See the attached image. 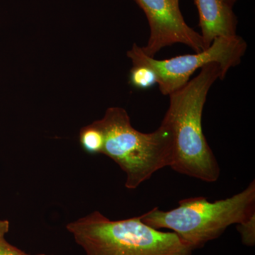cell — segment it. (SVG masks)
Here are the masks:
<instances>
[{"label":"cell","instance_id":"8fae6325","mask_svg":"<svg viewBox=\"0 0 255 255\" xmlns=\"http://www.w3.org/2000/svg\"><path fill=\"white\" fill-rule=\"evenodd\" d=\"M238 225V231L242 242L246 246L253 247L255 244V213L246 221Z\"/></svg>","mask_w":255,"mask_h":255},{"label":"cell","instance_id":"30bf717a","mask_svg":"<svg viewBox=\"0 0 255 255\" xmlns=\"http://www.w3.org/2000/svg\"><path fill=\"white\" fill-rule=\"evenodd\" d=\"M9 221L0 219V255H28L27 253L10 244L6 239V235L9 232Z\"/></svg>","mask_w":255,"mask_h":255},{"label":"cell","instance_id":"6da1fadb","mask_svg":"<svg viewBox=\"0 0 255 255\" xmlns=\"http://www.w3.org/2000/svg\"><path fill=\"white\" fill-rule=\"evenodd\" d=\"M219 79L222 80L217 63L201 68L199 75L185 86L169 95V108L163 119L173 136L171 168L205 182H216L221 172L202 128L203 110L208 93Z\"/></svg>","mask_w":255,"mask_h":255},{"label":"cell","instance_id":"9c48e42d","mask_svg":"<svg viewBox=\"0 0 255 255\" xmlns=\"http://www.w3.org/2000/svg\"><path fill=\"white\" fill-rule=\"evenodd\" d=\"M129 83L139 90H147L157 84V77L150 68L144 65H132L129 74Z\"/></svg>","mask_w":255,"mask_h":255},{"label":"cell","instance_id":"5b68a950","mask_svg":"<svg viewBox=\"0 0 255 255\" xmlns=\"http://www.w3.org/2000/svg\"><path fill=\"white\" fill-rule=\"evenodd\" d=\"M246 41L241 36L217 38L209 48L194 54L178 55L165 60H157L147 56L136 43L127 52L132 65H144L150 68L157 77L159 90L163 95L169 96L182 88L190 80L196 70L210 63H217L221 68L222 80L228 70L238 66L246 54Z\"/></svg>","mask_w":255,"mask_h":255},{"label":"cell","instance_id":"5bb4252c","mask_svg":"<svg viewBox=\"0 0 255 255\" xmlns=\"http://www.w3.org/2000/svg\"><path fill=\"white\" fill-rule=\"evenodd\" d=\"M46 255V254H38V255Z\"/></svg>","mask_w":255,"mask_h":255},{"label":"cell","instance_id":"8992f818","mask_svg":"<svg viewBox=\"0 0 255 255\" xmlns=\"http://www.w3.org/2000/svg\"><path fill=\"white\" fill-rule=\"evenodd\" d=\"M147 16L150 37L145 46L141 47L147 56L154 58L164 47L182 43L196 53L206 50L200 33L188 26L179 6L172 0H134Z\"/></svg>","mask_w":255,"mask_h":255},{"label":"cell","instance_id":"277c9868","mask_svg":"<svg viewBox=\"0 0 255 255\" xmlns=\"http://www.w3.org/2000/svg\"><path fill=\"white\" fill-rule=\"evenodd\" d=\"M255 213V181L226 199L210 202L206 198H187L179 206L163 211L155 207L140 216L155 229L172 230L193 251L220 237L229 226L239 224Z\"/></svg>","mask_w":255,"mask_h":255},{"label":"cell","instance_id":"7a4b0ae2","mask_svg":"<svg viewBox=\"0 0 255 255\" xmlns=\"http://www.w3.org/2000/svg\"><path fill=\"white\" fill-rule=\"evenodd\" d=\"M95 123L104 134L102 154L126 174L125 187L135 189L173 161V136L164 120L155 131L144 133L132 127L127 111L110 107Z\"/></svg>","mask_w":255,"mask_h":255},{"label":"cell","instance_id":"ba28073f","mask_svg":"<svg viewBox=\"0 0 255 255\" xmlns=\"http://www.w3.org/2000/svg\"><path fill=\"white\" fill-rule=\"evenodd\" d=\"M79 141L85 152L90 155H97L102 154L105 137L102 130L93 122L80 130Z\"/></svg>","mask_w":255,"mask_h":255},{"label":"cell","instance_id":"52a82bcc","mask_svg":"<svg viewBox=\"0 0 255 255\" xmlns=\"http://www.w3.org/2000/svg\"><path fill=\"white\" fill-rule=\"evenodd\" d=\"M199 14L201 36L206 48L216 38L236 36L238 20L232 5L223 0H194Z\"/></svg>","mask_w":255,"mask_h":255},{"label":"cell","instance_id":"4fadbf2b","mask_svg":"<svg viewBox=\"0 0 255 255\" xmlns=\"http://www.w3.org/2000/svg\"><path fill=\"white\" fill-rule=\"evenodd\" d=\"M172 2H173L174 4L176 5V6H179V0H172Z\"/></svg>","mask_w":255,"mask_h":255},{"label":"cell","instance_id":"3957f363","mask_svg":"<svg viewBox=\"0 0 255 255\" xmlns=\"http://www.w3.org/2000/svg\"><path fill=\"white\" fill-rule=\"evenodd\" d=\"M67 231L85 255H192L174 233L144 223L140 216L112 221L98 211L67 224Z\"/></svg>","mask_w":255,"mask_h":255},{"label":"cell","instance_id":"7c38bea8","mask_svg":"<svg viewBox=\"0 0 255 255\" xmlns=\"http://www.w3.org/2000/svg\"><path fill=\"white\" fill-rule=\"evenodd\" d=\"M223 1H226V2H227L228 4L232 5L233 3H234L235 1H236V0H223Z\"/></svg>","mask_w":255,"mask_h":255}]
</instances>
